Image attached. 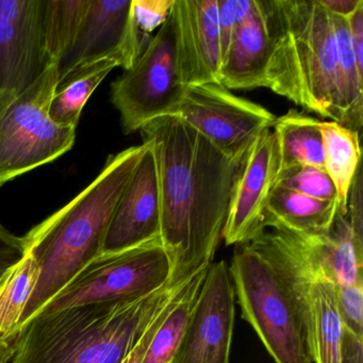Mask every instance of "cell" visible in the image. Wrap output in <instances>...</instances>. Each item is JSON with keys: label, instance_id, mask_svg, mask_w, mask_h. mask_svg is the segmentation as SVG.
Returning <instances> with one entry per match:
<instances>
[{"label": "cell", "instance_id": "obj_26", "mask_svg": "<svg viewBox=\"0 0 363 363\" xmlns=\"http://www.w3.org/2000/svg\"><path fill=\"white\" fill-rule=\"evenodd\" d=\"M90 0H45L44 41L50 65H59L77 37Z\"/></svg>", "mask_w": 363, "mask_h": 363}, {"label": "cell", "instance_id": "obj_16", "mask_svg": "<svg viewBox=\"0 0 363 363\" xmlns=\"http://www.w3.org/2000/svg\"><path fill=\"white\" fill-rule=\"evenodd\" d=\"M180 67L186 86L220 84L218 0H175Z\"/></svg>", "mask_w": 363, "mask_h": 363}, {"label": "cell", "instance_id": "obj_32", "mask_svg": "<svg viewBox=\"0 0 363 363\" xmlns=\"http://www.w3.org/2000/svg\"><path fill=\"white\" fill-rule=\"evenodd\" d=\"M362 169L361 165L357 169L356 175L350 186L347 199V218L352 227L354 239L363 245V195Z\"/></svg>", "mask_w": 363, "mask_h": 363}, {"label": "cell", "instance_id": "obj_18", "mask_svg": "<svg viewBox=\"0 0 363 363\" xmlns=\"http://www.w3.org/2000/svg\"><path fill=\"white\" fill-rule=\"evenodd\" d=\"M337 213V201H318L275 186L265 209L264 227L299 238L325 235Z\"/></svg>", "mask_w": 363, "mask_h": 363}, {"label": "cell", "instance_id": "obj_27", "mask_svg": "<svg viewBox=\"0 0 363 363\" xmlns=\"http://www.w3.org/2000/svg\"><path fill=\"white\" fill-rule=\"evenodd\" d=\"M276 186L324 201H337L333 180L325 169L309 165H295L278 172Z\"/></svg>", "mask_w": 363, "mask_h": 363}, {"label": "cell", "instance_id": "obj_33", "mask_svg": "<svg viewBox=\"0 0 363 363\" xmlns=\"http://www.w3.org/2000/svg\"><path fill=\"white\" fill-rule=\"evenodd\" d=\"M25 252L24 238L18 237L0 224V280L24 257Z\"/></svg>", "mask_w": 363, "mask_h": 363}, {"label": "cell", "instance_id": "obj_3", "mask_svg": "<svg viewBox=\"0 0 363 363\" xmlns=\"http://www.w3.org/2000/svg\"><path fill=\"white\" fill-rule=\"evenodd\" d=\"M193 274L139 298L40 312L12 341L9 363H122L159 308Z\"/></svg>", "mask_w": 363, "mask_h": 363}, {"label": "cell", "instance_id": "obj_36", "mask_svg": "<svg viewBox=\"0 0 363 363\" xmlns=\"http://www.w3.org/2000/svg\"><path fill=\"white\" fill-rule=\"evenodd\" d=\"M323 7L333 16L348 18L359 7L363 0H318Z\"/></svg>", "mask_w": 363, "mask_h": 363}, {"label": "cell", "instance_id": "obj_34", "mask_svg": "<svg viewBox=\"0 0 363 363\" xmlns=\"http://www.w3.org/2000/svg\"><path fill=\"white\" fill-rule=\"evenodd\" d=\"M346 20L350 27L357 63L359 69L363 71V3H361L356 11Z\"/></svg>", "mask_w": 363, "mask_h": 363}, {"label": "cell", "instance_id": "obj_28", "mask_svg": "<svg viewBox=\"0 0 363 363\" xmlns=\"http://www.w3.org/2000/svg\"><path fill=\"white\" fill-rule=\"evenodd\" d=\"M337 303L343 330L363 337V281L337 286Z\"/></svg>", "mask_w": 363, "mask_h": 363}, {"label": "cell", "instance_id": "obj_35", "mask_svg": "<svg viewBox=\"0 0 363 363\" xmlns=\"http://www.w3.org/2000/svg\"><path fill=\"white\" fill-rule=\"evenodd\" d=\"M342 363H363V337L343 330L341 344Z\"/></svg>", "mask_w": 363, "mask_h": 363}, {"label": "cell", "instance_id": "obj_25", "mask_svg": "<svg viewBox=\"0 0 363 363\" xmlns=\"http://www.w3.org/2000/svg\"><path fill=\"white\" fill-rule=\"evenodd\" d=\"M40 267L35 257L25 252L0 280V340L13 341L21 318L39 279Z\"/></svg>", "mask_w": 363, "mask_h": 363}, {"label": "cell", "instance_id": "obj_9", "mask_svg": "<svg viewBox=\"0 0 363 363\" xmlns=\"http://www.w3.org/2000/svg\"><path fill=\"white\" fill-rule=\"evenodd\" d=\"M174 277L173 259L158 238L122 252L101 254L40 312L139 298Z\"/></svg>", "mask_w": 363, "mask_h": 363}, {"label": "cell", "instance_id": "obj_17", "mask_svg": "<svg viewBox=\"0 0 363 363\" xmlns=\"http://www.w3.org/2000/svg\"><path fill=\"white\" fill-rule=\"evenodd\" d=\"M269 37L263 0H254L252 10L233 33L223 57L220 84L228 90L267 88Z\"/></svg>", "mask_w": 363, "mask_h": 363}, {"label": "cell", "instance_id": "obj_12", "mask_svg": "<svg viewBox=\"0 0 363 363\" xmlns=\"http://www.w3.org/2000/svg\"><path fill=\"white\" fill-rule=\"evenodd\" d=\"M133 0H90L75 41L58 65L59 82L74 69L101 59H114L124 71L130 69L150 35L133 22Z\"/></svg>", "mask_w": 363, "mask_h": 363}, {"label": "cell", "instance_id": "obj_7", "mask_svg": "<svg viewBox=\"0 0 363 363\" xmlns=\"http://www.w3.org/2000/svg\"><path fill=\"white\" fill-rule=\"evenodd\" d=\"M186 89L173 5L167 22L150 38L133 67L112 82L110 101L120 113L123 133L129 135L157 118L177 114Z\"/></svg>", "mask_w": 363, "mask_h": 363}, {"label": "cell", "instance_id": "obj_31", "mask_svg": "<svg viewBox=\"0 0 363 363\" xmlns=\"http://www.w3.org/2000/svg\"><path fill=\"white\" fill-rule=\"evenodd\" d=\"M193 275H194V274H193ZM190 279H189V281H190ZM188 282H186L184 286H182L179 290L176 291L174 294H172L171 296H169V298L165 301V303H163L160 308H159L156 315L154 316L152 322H150V324H148V326L146 327L145 330H144V333H142L141 337H140V339L138 340L137 343H135V345L133 346V350H131L130 352L127 354L126 358L123 360L122 363H143L144 357H145L148 346H150V342H152L155 333H156L157 330H158V328L160 327L161 323H162L163 320H164L165 316L169 314V312L171 311L172 308L175 306V303H177L179 297L182 296V292H184V288H186Z\"/></svg>", "mask_w": 363, "mask_h": 363}, {"label": "cell", "instance_id": "obj_37", "mask_svg": "<svg viewBox=\"0 0 363 363\" xmlns=\"http://www.w3.org/2000/svg\"><path fill=\"white\" fill-rule=\"evenodd\" d=\"M12 354H13L12 342L0 340V363H9Z\"/></svg>", "mask_w": 363, "mask_h": 363}, {"label": "cell", "instance_id": "obj_23", "mask_svg": "<svg viewBox=\"0 0 363 363\" xmlns=\"http://www.w3.org/2000/svg\"><path fill=\"white\" fill-rule=\"evenodd\" d=\"M120 67L114 59H101L78 67L60 80L50 106V116L60 126L77 129L82 109L99 84Z\"/></svg>", "mask_w": 363, "mask_h": 363}, {"label": "cell", "instance_id": "obj_21", "mask_svg": "<svg viewBox=\"0 0 363 363\" xmlns=\"http://www.w3.org/2000/svg\"><path fill=\"white\" fill-rule=\"evenodd\" d=\"M337 48V124L360 131L363 124V71L359 69L346 18L331 14Z\"/></svg>", "mask_w": 363, "mask_h": 363}, {"label": "cell", "instance_id": "obj_4", "mask_svg": "<svg viewBox=\"0 0 363 363\" xmlns=\"http://www.w3.org/2000/svg\"><path fill=\"white\" fill-rule=\"evenodd\" d=\"M263 4L269 37L265 89L337 123V48L331 14L318 0Z\"/></svg>", "mask_w": 363, "mask_h": 363}, {"label": "cell", "instance_id": "obj_20", "mask_svg": "<svg viewBox=\"0 0 363 363\" xmlns=\"http://www.w3.org/2000/svg\"><path fill=\"white\" fill-rule=\"evenodd\" d=\"M320 123L295 109L276 118L272 131L277 146L279 171L295 165L325 169Z\"/></svg>", "mask_w": 363, "mask_h": 363}, {"label": "cell", "instance_id": "obj_1", "mask_svg": "<svg viewBox=\"0 0 363 363\" xmlns=\"http://www.w3.org/2000/svg\"><path fill=\"white\" fill-rule=\"evenodd\" d=\"M140 133L154 143L158 161L161 242L175 275H189L213 262L244 159L225 154L177 114Z\"/></svg>", "mask_w": 363, "mask_h": 363}, {"label": "cell", "instance_id": "obj_5", "mask_svg": "<svg viewBox=\"0 0 363 363\" xmlns=\"http://www.w3.org/2000/svg\"><path fill=\"white\" fill-rule=\"evenodd\" d=\"M229 274L242 318L275 363H312L301 316L269 257L250 243L238 245Z\"/></svg>", "mask_w": 363, "mask_h": 363}, {"label": "cell", "instance_id": "obj_8", "mask_svg": "<svg viewBox=\"0 0 363 363\" xmlns=\"http://www.w3.org/2000/svg\"><path fill=\"white\" fill-rule=\"evenodd\" d=\"M58 84V65H50L0 114V188L73 148L76 128L60 126L50 116Z\"/></svg>", "mask_w": 363, "mask_h": 363}, {"label": "cell", "instance_id": "obj_2", "mask_svg": "<svg viewBox=\"0 0 363 363\" xmlns=\"http://www.w3.org/2000/svg\"><path fill=\"white\" fill-rule=\"evenodd\" d=\"M144 150L142 143L109 156L101 173L73 201L23 237L40 275L18 330L103 254L110 220Z\"/></svg>", "mask_w": 363, "mask_h": 363}, {"label": "cell", "instance_id": "obj_6", "mask_svg": "<svg viewBox=\"0 0 363 363\" xmlns=\"http://www.w3.org/2000/svg\"><path fill=\"white\" fill-rule=\"evenodd\" d=\"M264 252L284 278L305 329L312 363H342V327L337 284L301 241L272 230L250 242Z\"/></svg>", "mask_w": 363, "mask_h": 363}, {"label": "cell", "instance_id": "obj_22", "mask_svg": "<svg viewBox=\"0 0 363 363\" xmlns=\"http://www.w3.org/2000/svg\"><path fill=\"white\" fill-rule=\"evenodd\" d=\"M320 130L325 171L337 190L340 213L347 216L348 193L357 169L361 165L359 133L333 121H320Z\"/></svg>", "mask_w": 363, "mask_h": 363}, {"label": "cell", "instance_id": "obj_11", "mask_svg": "<svg viewBox=\"0 0 363 363\" xmlns=\"http://www.w3.org/2000/svg\"><path fill=\"white\" fill-rule=\"evenodd\" d=\"M45 0H0V114L46 71Z\"/></svg>", "mask_w": 363, "mask_h": 363}, {"label": "cell", "instance_id": "obj_30", "mask_svg": "<svg viewBox=\"0 0 363 363\" xmlns=\"http://www.w3.org/2000/svg\"><path fill=\"white\" fill-rule=\"evenodd\" d=\"M218 26L223 57L228 50L233 33L254 5V0H218Z\"/></svg>", "mask_w": 363, "mask_h": 363}, {"label": "cell", "instance_id": "obj_24", "mask_svg": "<svg viewBox=\"0 0 363 363\" xmlns=\"http://www.w3.org/2000/svg\"><path fill=\"white\" fill-rule=\"evenodd\" d=\"M210 265L211 263L203 264L195 272L182 296L155 333L143 363H173Z\"/></svg>", "mask_w": 363, "mask_h": 363}, {"label": "cell", "instance_id": "obj_15", "mask_svg": "<svg viewBox=\"0 0 363 363\" xmlns=\"http://www.w3.org/2000/svg\"><path fill=\"white\" fill-rule=\"evenodd\" d=\"M145 150L125 188L108 227L103 254L122 252L160 238L161 196L154 143Z\"/></svg>", "mask_w": 363, "mask_h": 363}, {"label": "cell", "instance_id": "obj_10", "mask_svg": "<svg viewBox=\"0 0 363 363\" xmlns=\"http://www.w3.org/2000/svg\"><path fill=\"white\" fill-rule=\"evenodd\" d=\"M177 116L228 156L244 159L276 116L258 104L237 96L218 82L189 86Z\"/></svg>", "mask_w": 363, "mask_h": 363}, {"label": "cell", "instance_id": "obj_19", "mask_svg": "<svg viewBox=\"0 0 363 363\" xmlns=\"http://www.w3.org/2000/svg\"><path fill=\"white\" fill-rule=\"evenodd\" d=\"M294 238L303 243L337 286L363 281V245L354 239L347 216L339 212L328 233Z\"/></svg>", "mask_w": 363, "mask_h": 363}, {"label": "cell", "instance_id": "obj_29", "mask_svg": "<svg viewBox=\"0 0 363 363\" xmlns=\"http://www.w3.org/2000/svg\"><path fill=\"white\" fill-rule=\"evenodd\" d=\"M175 0H133L131 14L133 22L144 35L160 28L171 14Z\"/></svg>", "mask_w": 363, "mask_h": 363}, {"label": "cell", "instance_id": "obj_13", "mask_svg": "<svg viewBox=\"0 0 363 363\" xmlns=\"http://www.w3.org/2000/svg\"><path fill=\"white\" fill-rule=\"evenodd\" d=\"M235 314L229 267L212 262L173 363H229Z\"/></svg>", "mask_w": 363, "mask_h": 363}, {"label": "cell", "instance_id": "obj_14", "mask_svg": "<svg viewBox=\"0 0 363 363\" xmlns=\"http://www.w3.org/2000/svg\"><path fill=\"white\" fill-rule=\"evenodd\" d=\"M279 171L272 128L265 129L248 148L231 195L222 239L227 246L244 245L265 231L264 213Z\"/></svg>", "mask_w": 363, "mask_h": 363}]
</instances>
